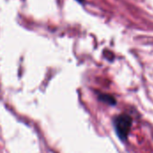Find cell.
<instances>
[{
	"instance_id": "6da1fadb",
	"label": "cell",
	"mask_w": 153,
	"mask_h": 153,
	"mask_svg": "<svg viewBox=\"0 0 153 153\" xmlns=\"http://www.w3.org/2000/svg\"><path fill=\"white\" fill-rule=\"evenodd\" d=\"M132 123H133V119L128 115L126 114L119 115L114 118L113 120L114 128L117 133V135L121 141L125 142L127 140L132 127Z\"/></svg>"
},
{
	"instance_id": "7a4b0ae2",
	"label": "cell",
	"mask_w": 153,
	"mask_h": 153,
	"mask_svg": "<svg viewBox=\"0 0 153 153\" xmlns=\"http://www.w3.org/2000/svg\"><path fill=\"white\" fill-rule=\"evenodd\" d=\"M99 100H101L102 102H104L106 104H108V105H111V106H114L117 103L116 99L114 97L110 96V95H108V94H100L99 95Z\"/></svg>"
},
{
	"instance_id": "3957f363",
	"label": "cell",
	"mask_w": 153,
	"mask_h": 153,
	"mask_svg": "<svg viewBox=\"0 0 153 153\" xmlns=\"http://www.w3.org/2000/svg\"><path fill=\"white\" fill-rule=\"evenodd\" d=\"M77 2H79L80 4H83L84 3V0H76Z\"/></svg>"
}]
</instances>
